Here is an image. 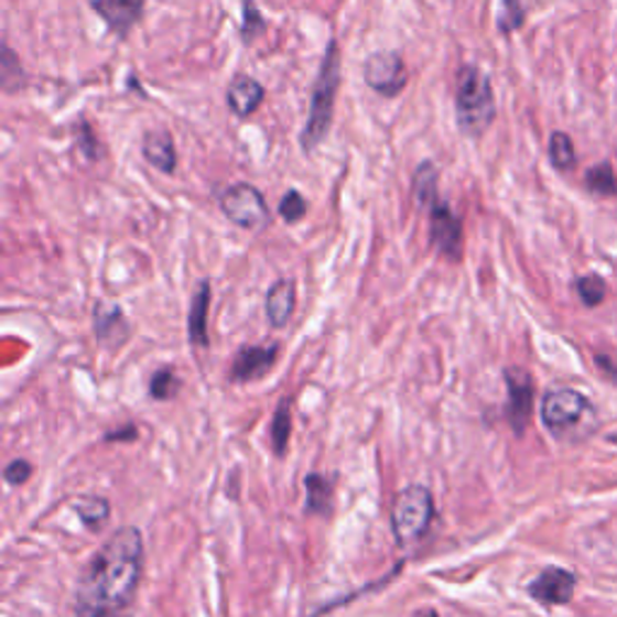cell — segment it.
I'll return each mask as SVG.
<instances>
[{
  "instance_id": "cell-1",
  "label": "cell",
  "mask_w": 617,
  "mask_h": 617,
  "mask_svg": "<svg viewBox=\"0 0 617 617\" xmlns=\"http://www.w3.org/2000/svg\"><path fill=\"white\" fill-rule=\"evenodd\" d=\"M143 574V535L138 529L116 531L77 582L75 617H109L126 610Z\"/></svg>"
},
{
  "instance_id": "cell-2",
  "label": "cell",
  "mask_w": 617,
  "mask_h": 617,
  "mask_svg": "<svg viewBox=\"0 0 617 617\" xmlns=\"http://www.w3.org/2000/svg\"><path fill=\"white\" fill-rule=\"evenodd\" d=\"M497 116L495 93L478 66H461L456 77V123L458 131L468 138L487 133Z\"/></svg>"
},
{
  "instance_id": "cell-3",
  "label": "cell",
  "mask_w": 617,
  "mask_h": 617,
  "mask_svg": "<svg viewBox=\"0 0 617 617\" xmlns=\"http://www.w3.org/2000/svg\"><path fill=\"white\" fill-rule=\"evenodd\" d=\"M340 83V58H338V44L331 42L326 58L321 63L318 77L312 89V109H308V119L302 131V148L308 152L324 143L328 136L331 119H333V105H336Z\"/></svg>"
},
{
  "instance_id": "cell-4",
  "label": "cell",
  "mask_w": 617,
  "mask_h": 617,
  "mask_svg": "<svg viewBox=\"0 0 617 617\" xmlns=\"http://www.w3.org/2000/svg\"><path fill=\"white\" fill-rule=\"evenodd\" d=\"M434 519V499L427 487L410 485L396 497L391 509L393 535L403 548L420 543Z\"/></svg>"
},
{
  "instance_id": "cell-5",
  "label": "cell",
  "mask_w": 617,
  "mask_h": 617,
  "mask_svg": "<svg viewBox=\"0 0 617 617\" xmlns=\"http://www.w3.org/2000/svg\"><path fill=\"white\" fill-rule=\"evenodd\" d=\"M545 427L558 440H572L576 432H586L588 424H594V405L586 401L584 393L574 389H555L543 398L540 408Z\"/></svg>"
},
{
  "instance_id": "cell-6",
  "label": "cell",
  "mask_w": 617,
  "mask_h": 617,
  "mask_svg": "<svg viewBox=\"0 0 617 617\" xmlns=\"http://www.w3.org/2000/svg\"><path fill=\"white\" fill-rule=\"evenodd\" d=\"M220 208L231 225L249 231H263L270 225V210L263 193L251 184H231L220 196Z\"/></svg>"
},
{
  "instance_id": "cell-7",
  "label": "cell",
  "mask_w": 617,
  "mask_h": 617,
  "mask_svg": "<svg viewBox=\"0 0 617 617\" xmlns=\"http://www.w3.org/2000/svg\"><path fill=\"white\" fill-rule=\"evenodd\" d=\"M365 80L383 97H396L403 93L408 83V68L398 51H377L365 63Z\"/></svg>"
},
{
  "instance_id": "cell-8",
  "label": "cell",
  "mask_w": 617,
  "mask_h": 617,
  "mask_svg": "<svg viewBox=\"0 0 617 617\" xmlns=\"http://www.w3.org/2000/svg\"><path fill=\"white\" fill-rule=\"evenodd\" d=\"M430 237L432 243L440 253H444L446 259L458 261L463 251V225L458 220V215L448 208L446 201L436 198L430 205Z\"/></svg>"
},
{
  "instance_id": "cell-9",
  "label": "cell",
  "mask_w": 617,
  "mask_h": 617,
  "mask_svg": "<svg viewBox=\"0 0 617 617\" xmlns=\"http://www.w3.org/2000/svg\"><path fill=\"white\" fill-rule=\"evenodd\" d=\"M574 584L576 578L572 572L560 567H548L545 572H540L533 578L529 586V594L538 603H543V606H564V603H570L574 596Z\"/></svg>"
},
{
  "instance_id": "cell-10",
  "label": "cell",
  "mask_w": 617,
  "mask_h": 617,
  "mask_svg": "<svg viewBox=\"0 0 617 617\" xmlns=\"http://www.w3.org/2000/svg\"><path fill=\"white\" fill-rule=\"evenodd\" d=\"M507 386H509V422L517 434H523L529 427L531 410H533V381L531 375L523 369H509L507 371Z\"/></svg>"
},
{
  "instance_id": "cell-11",
  "label": "cell",
  "mask_w": 617,
  "mask_h": 617,
  "mask_svg": "<svg viewBox=\"0 0 617 617\" xmlns=\"http://www.w3.org/2000/svg\"><path fill=\"white\" fill-rule=\"evenodd\" d=\"M97 15L109 24L116 34H128L143 18L145 0H89Z\"/></svg>"
},
{
  "instance_id": "cell-12",
  "label": "cell",
  "mask_w": 617,
  "mask_h": 617,
  "mask_svg": "<svg viewBox=\"0 0 617 617\" xmlns=\"http://www.w3.org/2000/svg\"><path fill=\"white\" fill-rule=\"evenodd\" d=\"M278 345H249L239 350L235 365L229 369L231 381H251L261 379L266 371L275 365Z\"/></svg>"
},
{
  "instance_id": "cell-13",
  "label": "cell",
  "mask_w": 617,
  "mask_h": 617,
  "mask_svg": "<svg viewBox=\"0 0 617 617\" xmlns=\"http://www.w3.org/2000/svg\"><path fill=\"white\" fill-rule=\"evenodd\" d=\"M263 85L251 75H237L227 87V107L231 109V113L239 116V119H249L251 113L259 111V107L263 105Z\"/></svg>"
},
{
  "instance_id": "cell-14",
  "label": "cell",
  "mask_w": 617,
  "mask_h": 617,
  "mask_svg": "<svg viewBox=\"0 0 617 617\" xmlns=\"http://www.w3.org/2000/svg\"><path fill=\"white\" fill-rule=\"evenodd\" d=\"M294 302H297V285L294 280L282 278L266 294V316L273 328H282L290 324L294 314Z\"/></svg>"
},
{
  "instance_id": "cell-15",
  "label": "cell",
  "mask_w": 617,
  "mask_h": 617,
  "mask_svg": "<svg viewBox=\"0 0 617 617\" xmlns=\"http://www.w3.org/2000/svg\"><path fill=\"white\" fill-rule=\"evenodd\" d=\"M95 333L109 347H119L121 343H126L128 321L121 308L111 302H99L95 306Z\"/></svg>"
},
{
  "instance_id": "cell-16",
  "label": "cell",
  "mask_w": 617,
  "mask_h": 617,
  "mask_svg": "<svg viewBox=\"0 0 617 617\" xmlns=\"http://www.w3.org/2000/svg\"><path fill=\"white\" fill-rule=\"evenodd\" d=\"M143 158L150 166L162 172V174H174L176 172V145L172 136L158 128V131H148L143 138Z\"/></svg>"
},
{
  "instance_id": "cell-17",
  "label": "cell",
  "mask_w": 617,
  "mask_h": 617,
  "mask_svg": "<svg viewBox=\"0 0 617 617\" xmlns=\"http://www.w3.org/2000/svg\"><path fill=\"white\" fill-rule=\"evenodd\" d=\"M208 308H210V282L201 280L191 297V312H188V338L193 345H208Z\"/></svg>"
},
{
  "instance_id": "cell-18",
  "label": "cell",
  "mask_w": 617,
  "mask_h": 617,
  "mask_svg": "<svg viewBox=\"0 0 617 617\" xmlns=\"http://www.w3.org/2000/svg\"><path fill=\"white\" fill-rule=\"evenodd\" d=\"M73 507L89 531L105 529L111 517L109 501L105 497H80L77 501H73Z\"/></svg>"
},
{
  "instance_id": "cell-19",
  "label": "cell",
  "mask_w": 617,
  "mask_h": 617,
  "mask_svg": "<svg viewBox=\"0 0 617 617\" xmlns=\"http://www.w3.org/2000/svg\"><path fill=\"white\" fill-rule=\"evenodd\" d=\"M548 154L550 162L555 166L558 172H570L576 166V154H574V143L567 133L555 131L550 136V145H548Z\"/></svg>"
},
{
  "instance_id": "cell-20",
  "label": "cell",
  "mask_w": 617,
  "mask_h": 617,
  "mask_svg": "<svg viewBox=\"0 0 617 617\" xmlns=\"http://www.w3.org/2000/svg\"><path fill=\"white\" fill-rule=\"evenodd\" d=\"M586 188L594 193V196H617V178L613 166L608 162L591 166L586 172Z\"/></svg>"
},
{
  "instance_id": "cell-21",
  "label": "cell",
  "mask_w": 617,
  "mask_h": 617,
  "mask_svg": "<svg viewBox=\"0 0 617 617\" xmlns=\"http://www.w3.org/2000/svg\"><path fill=\"white\" fill-rule=\"evenodd\" d=\"M290 432H292V415H290V403L282 401L275 410L273 422H270V442H273L275 454L282 456L290 444Z\"/></svg>"
},
{
  "instance_id": "cell-22",
  "label": "cell",
  "mask_w": 617,
  "mask_h": 617,
  "mask_svg": "<svg viewBox=\"0 0 617 617\" xmlns=\"http://www.w3.org/2000/svg\"><path fill=\"white\" fill-rule=\"evenodd\" d=\"M306 509L312 513H328L331 509V485L321 475L306 478Z\"/></svg>"
},
{
  "instance_id": "cell-23",
  "label": "cell",
  "mask_w": 617,
  "mask_h": 617,
  "mask_svg": "<svg viewBox=\"0 0 617 617\" xmlns=\"http://www.w3.org/2000/svg\"><path fill=\"white\" fill-rule=\"evenodd\" d=\"M413 191H415L418 203L427 205V208L436 198H440V196H436V170H434L432 162H422L418 166Z\"/></svg>"
},
{
  "instance_id": "cell-24",
  "label": "cell",
  "mask_w": 617,
  "mask_h": 617,
  "mask_svg": "<svg viewBox=\"0 0 617 617\" xmlns=\"http://www.w3.org/2000/svg\"><path fill=\"white\" fill-rule=\"evenodd\" d=\"M526 20V8L521 0H501L499 15H497V28L501 34L517 32Z\"/></svg>"
},
{
  "instance_id": "cell-25",
  "label": "cell",
  "mask_w": 617,
  "mask_h": 617,
  "mask_svg": "<svg viewBox=\"0 0 617 617\" xmlns=\"http://www.w3.org/2000/svg\"><path fill=\"white\" fill-rule=\"evenodd\" d=\"M176 391H178V377L172 369L154 371L150 379V396L154 401H170Z\"/></svg>"
},
{
  "instance_id": "cell-26",
  "label": "cell",
  "mask_w": 617,
  "mask_h": 617,
  "mask_svg": "<svg viewBox=\"0 0 617 617\" xmlns=\"http://www.w3.org/2000/svg\"><path fill=\"white\" fill-rule=\"evenodd\" d=\"M306 201H304V196L300 191H288L285 196H282V201H280V208H278V213H280V217L285 223H300L302 217L306 215Z\"/></svg>"
},
{
  "instance_id": "cell-27",
  "label": "cell",
  "mask_w": 617,
  "mask_h": 617,
  "mask_svg": "<svg viewBox=\"0 0 617 617\" xmlns=\"http://www.w3.org/2000/svg\"><path fill=\"white\" fill-rule=\"evenodd\" d=\"M576 292H578V297L584 300V304L598 306L603 300H606V282H603L598 275L578 278Z\"/></svg>"
},
{
  "instance_id": "cell-28",
  "label": "cell",
  "mask_w": 617,
  "mask_h": 617,
  "mask_svg": "<svg viewBox=\"0 0 617 617\" xmlns=\"http://www.w3.org/2000/svg\"><path fill=\"white\" fill-rule=\"evenodd\" d=\"M266 30V22L261 18L259 8H256L253 0H243V20H241V36L243 42H253L256 36Z\"/></svg>"
},
{
  "instance_id": "cell-29",
  "label": "cell",
  "mask_w": 617,
  "mask_h": 617,
  "mask_svg": "<svg viewBox=\"0 0 617 617\" xmlns=\"http://www.w3.org/2000/svg\"><path fill=\"white\" fill-rule=\"evenodd\" d=\"M32 478V463L24 458H15L12 463H8L6 468V480L10 485H24Z\"/></svg>"
},
{
  "instance_id": "cell-30",
  "label": "cell",
  "mask_w": 617,
  "mask_h": 617,
  "mask_svg": "<svg viewBox=\"0 0 617 617\" xmlns=\"http://www.w3.org/2000/svg\"><path fill=\"white\" fill-rule=\"evenodd\" d=\"M138 432L133 427H128L126 432H109L107 440H136Z\"/></svg>"
},
{
  "instance_id": "cell-31",
  "label": "cell",
  "mask_w": 617,
  "mask_h": 617,
  "mask_svg": "<svg viewBox=\"0 0 617 617\" xmlns=\"http://www.w3.org/2000/svg\"><path fill=\"white\" fill-rule=\"evenodd\" d=\"M413 617H440V615H436V610L427 608V610H420V613H415Z\"/></svg>"
},
{
  "instance_id": "cell-32",
  "label": "cell",
  "mask_w": 617,
  "mask_h": 617,
  "mask_svg": "<svg viewBox=\"0 0 617 617\" xmlns=\"http://www.w3.org/2000/svg\"><path fill=\"white\" fill-rule=\"evenodd\" d=\"M610 442H613V444H617V432L610 436Z\"/></svg>"
}]
</instances>
